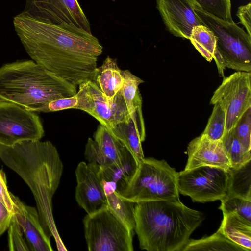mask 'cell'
<instances>
[{"label": "cell", "instance_id": "ba28073f", "mask_svg": "<svg viewBox=\"0 0 251 251\" xmlns=\"http://www.w3.org/2000/svg\"><path fill=\"white\" fill-rule=\"evenodd\" d=\"M230 176L229 169L210 166L184 170L178 173L179 193L194 202L221 201L227 194Z\"/></svg>", "mask_w": 251, "mask_h": 251}, {"label": "cell", "instance_id": "4dcf8cb0", "mask_svg": "<svg viewBox=\"0 0 251 251\" xmlns=\"http://www.w3.org/2000/svg\"><path fill=\"white\" fill-rule=\"evenodd\" d=\"M8 243L10 251H31L21 228L13 215L8 228Z\"/></svg>", "mask_w": 251, "mask_h": 251}, {"label": "cell", "instance_id": "277c9868", "mask_svg": "<svg viewBox=\"0 0 251 251\" xmlns=\"http://www.w3.org/2000/svg\"><path fill=\"white\" fill-rule=\"evenodd\" d=\"M76 88L32 60L0 67V99L33 112H44L50 102L76 95Z\"/></svg>", "mask_w": 251, "mask_h": 251}, {"label": "cell", "instance_id": "7c38bea8", "mask_svg": "<svg viewBox=\"0 0 251 251\" xmlns=\"http://www.w3.org/2000/svg\"><path fill=\"white\" fill-rule=\"evenodd\" d=\"M23 12L54 24L74 25L92 33L90 24L77 0H26Z\"/></svg>", "mask_w": 251, "mask_h": 251}, {"label": "cell", "instance_id": "f1b7e54d", "mask_svg": "<svg viewBox=\"0 0 251 251\" xmlns=\"http://www.w3.org/2000/svg\"><path fill=\"white\" fill-rule=\"evenodd\" d=\"M221 201L219 209L223 213L235 212L251 222V201L236 196L226 195Z\"/></svg>", "mask_w": 251, "mask_h": 251}, {"label": "cell", "instance_id": "d6986e66", "mask_svg": "<svg viewBox=\"0 0 251 251\" xmlns=\"http://www.w3.org/2000/svg\"><path fill=\"white\" fill-rule=\"evenodd\" d=\"M121 71L116 60L109 56L106 58L100 67L96 68L94 81L109 100L112 99L122 87Z\"/></svg>", "mask_w": 251, "mask_h": 251}, {"label": "cell", "instance_id": "8d00e7d4", "mask_svg": "<svg viewBox=\"0 0 251 251\" xmlns=\"http://www.w3.org/2000/svg\"><path fill=\"white\" fill-rule=\"evenodd\" d=\"M12 215L13 214L0 201V236L8 229Z\"/></svg>", "mask_w": 251, "mask_h": 251}, {"label": "cell", "instance_id": "1f68e13d", "mask_svg": "<svg viewBox=\"0 0 251 251\" xmlns=\"http://www.w3.org/2000/svg\"><path fill=\"white\" fill-rule=\"evenodd\" d=\"M232 129L242 145L251 150V107L243 114Z\"/></svg>", "mask_w": 251, "mask_h": 251}, {"label": "cell", "instance_id": "ffe728a7", "mask_svg": "<svg viewBox=\"0 0 251 251\" xmlns=\"http://www.w3.org/2000/svg\"><path fill=\"white\" fill-rule=\"evenodd\" d=\"M106 195L107 208L129 229L134 231L135 203L124 200L117 193V185L110 182H103Z\"/></svg>", "mask_w": 251, "mask_h": 251}, {"label": "cell", "instance_id": "f546056e", "mask_svg": "<svg viewBox=\"0 0 251 251\" xmlns=\"http://www.w3.org/2000/svg\"><path fill=\"white\" fill-rule=\"evenodd\" d=\"M199 7L219 18L233 22L231 0H192Z\"/></svg>", "mask_w": 251, "mask_h": 251}, {"label": "cell", "instance_id": "8992f818", "mask_svg": "<svg viewBox=\"0 0 251 251\" xmlns=\"http://www.w3.org/2000/svg\"><path fill=\"white\" fill-rule=\"evenodd\" d=\"M194 10L216 38V49L226 67L251 72V36L234 22L211 14L194 4Z\"/></svg>", "mask_w": 251, "mask_h": 251}, {"label": "cell", "instance_id": "52a82bcc", "mask_svg": "<svg viewBox=\"0 0 251 251\" xmlns=\"http://www.w3.org/2000/svg\"><path fill=\"white\" fill-rule=\"evenodd\" d=\"M89 251H133L134 231L104 206L83 220Z\"/></svg>", "mask_w": 251, "mask_h": 251}, {"label": "cell", "instance_id": "5b68a950", "mask_svg": "<svg viewBox=\"0 0 251 251\" xmlns=\"http://www.w3.org/2000/svg\"><path fill=\"white\" fill-rule=\"evenodd\" d=\"M178 173L166 161L144 158L136 170L117 187L124 200L140 201L179 200Z\"/></svg>", "mask_w": 251, "mask_h": 251}, {"label": "cell", "instance_id": "cb8c5ba5", "mask_svg": "<svg viewBox=\"0 0 251 251\" xmlns=\"http://www.w3.org/2000/svg\"><path fill=\"white\" fill-rule=\"evenodd\" d=\"M230 179L227 195L251 201V160L239 168H230Z\"/></svg>", "mask_w": 251, "mask_h": 251}, {"label": "cell", "instance_id": "7a4b0ae2", "mask_svg": "<svg viewBox=\"0 0 251 251\" xmlns=\"http://www.w3.org/2000/svg\"><path fill=\"white\" fill-rule=\"evenodd\" d=\"M0 159L30 189L46 234L53 238L58 251H67L53 215L52 199L63 171L56 148L50 141L40 140L24 141L11 146L0 144Z\"/></svg>", "mask_w": 251, "mask_h": 251}, {"label": "cell", "instance_id": "9c48e42d", "mask_svg": "<svg viewBox=\"0 0 251 251\" xmlns=\"http://www.w3.org/2000/svg\"><path fill=\"white\" fill-rule=\"evenodd\" d=\"M76 95L75 109L89 114L109 129L130 116L121 89L109 100L94 81L89 80L78 85Z\"/></svg>", "mask_w": 251, "mask_h": 251}, {"label": "cell", "instance_id": "9a60e30c", "mask_svg": "<svg viewBox=\"0 0 251 251\" xmlns=\"http://www.w3.org/2000/svg\"><path fill=\"white\" fill-rule=\"evenodd\" d=\"M13 216L21 228L30 251H52L50 238L44 231L36 208L24 203L11 193Z\"/></svg>", "mask_w": 251, "mask_h": 251}, {"label": "cell", "instance_id": "7402d4cb", "mask_svg": "<svg viewBox=\"0 0 251 251\" xmlns=\"http://www.w3.org/2000/svg\"><path fill=\"white\" fill-rule=\"evenodd\" d=\"M188 251H247L227 238L220 228L210 236L198 240L189 239L181 250Z\"/></svg>", "mask_w": 251, "mask_h": 251}, {"label": "cell", "instance_id": "d6a6232c", "mask_svg": "<svg viewBox=\"0 0 251 251\" xmlns=\"http://www.w3.org/2000/svg\"><path fill=\"white\" fill-rule=\"evenodd\" d=\"M84 156L89 163H96L100 166L109 163L101 153L96 142L91 138L87 140Z\"/></svg>", "mask_w": 251, "mask_h": 251}, {"label": "cell", "instance_id": "ac0fdd59", "mask_svg": "<svg viewBox=\"0 0 251 251\" xmlns=\"http://www.w3.org/2000/svg\"><path fill=\"white\" fill-rule=\"evenodd\" d=\"M223 218L219 228L230 240L251 250V222L235 212L223 213Z\"/></svg>", "mask_w": 251, "mask_h": 251}, {"label": "cell", "instance_id": "e575fe53", "mask_svg": "<svg viewBox=\"0 0 251 251\" xmlns=\"http://www.w3.org/2000/svg\"><path fill=\"white\" fill-rule=\"evenodd\" d=\"M0 201L12 214L14 212L11 192L9 191L5 173L0 169Z\"/></svg>", "mask_w": 251, "mask_h": 251}, {"label": "cell", "instance_id": "5bb4252c", "mask_svg": "<svg viewBox=\"0 0 251 251\" xmlns=\"http://www.w3.org/2000/svg\"><path fill=\"white\" fill-rule=\"evenodd\" d=\"M156 3L167 30L175 36L189 39L194 27L204 25L192 0H156Z\"/></svg>", "mask_w": 251, "mask_h": 251}, {"label": "cell", "instance_id": "44dd1931", "mask_svg": "<svg viewBox=\"0 0 251 251\" xmlns=\"http://www.w3.org/2000/svg\"><path fill=\"white\" fill-rule=\"evenodd\" d=\"M94 140L109 163L120 162L130 153L109 130L101 124L94 134Z\"/></svg>", "mask_w": 251, "mask_h": 251}, {"label": "cell", "instance_id": "8fae6325", "mask_svg": "<svg viewBox=\"0 0 251 251\" xmlns=\"http://www.w3.org/2000/svg\"><path fill=\"white\" fill-rule=\"evenodd\" d=\"M210 104H218L225 112V133L232 129L251 107V72L237 71L225 77L214 92Z\"/></svg>", "mask_w": 251, "mask_h": 251}, {"label": "cell", "instance_id": "6da1fadb", "mask_svg": "<svg viewBox=\"0 0 251 251\" xmlns=\"http://www.w3.org/2000/svg\"><path fill=\"white\" fill-rule=\"evenodd\" d=\"M15 31L31 58L77 87L94 81L102 47L98 39L74 25L54 24L23 11L13 19Z\"/></svg>", "mask_w": 251, "mask_h": 251}, {"label": "cell", "instance_id": "e0dca14e", "mask_svg": "<svg viewBox=\"0 0 251 251\" xmlns=\"http://www.w3.org/2000/svg\"><path fill=\"white\" fill-rule=\"evenodd\" d=\"M109 130L130 152L138 165L145 158L142 147L146 137L142 101L136 105L128 119Z\"/></svg>", "mask_w": 251, "mask_h": 251}, {"label": "cell", "instance_id": "2e32d148", "mask_svg": "<svg viewBox=\"0 0 251 251\" xmlns=\"http://www.w3.org/2000/svg\"><path fill=\"white\" fill-rule=\"evenodd\" d=\"M188 160L184 170L210 166L228 170L230 163L222 142L203 134L193 139L187 147Z\"/></svg>", "mask_w": 251, "mask_h": 251}, {"label": "cell", "instance_id": "603a6c76", "mask_svg": "<svg viewBox=\"0 0 251 251\" xmlns=\"http://www.w3.org/2000/svg\"><path fill=\"white\" fill-rule=\"evenodd\" d=\"M138 164L129 153L122 161L100 166V174L103 182H111L117 185L126 179L137 169Z\"/></svg>", "mask_w": 251, "mask_h": 251}, {"label": "cell", "instance_id": "4316f807", "mask_svg": "<svg viewBox=\"0 0 251 251\" xmlns=\"http://www.w3.org/2000/svg\"><path fill=\"white\" fill-rule=\"evenodd\" d=\"M121 74L123 76L121 91L128 113L130 114L134 111L136 105L142 101L138 87L144 81L128 70H122Z\"/></svg>", "mask_w": 251, "mask_h": 251}, {"label": "cell", "instance_id": "d4e9b609", "mask_svg": "<svg viewBox=\"0 0 251 251\" xmlns=\"http://www.w3.org/2000/svg\"><path fill=\"white\" fill-rule=\"evenodd\" d=\"M189 40L197 50L209 62L219 54L216 49V37L213 32L204 25L194 27Z\"/></svg>", "mask_w": 251, "mask_h": 251}, {"label": "cell", "instance_id": "3957f363", "mask_svg": "<svg viewBox=\"0 0 251 251\" xmlns=\"http://www.w3.org/2000/svg\"><path fill=\"white\" fill-rule=\"evenodd\" d=\"M134 214L140 248L148 251H181L204 219L180 200L138 202Z\"/></svg>", "mask_w": 251, "mask_h": 251}, {"label": "cell", "instance_id": "83f0119b", "mask_svg": "<svg viewBox=\"0 0 251 251\" xmlns=\"http://www.w3.org/2000/svg\"><path fill=\"white\" fill-rule=\"evenodd\" d=\"M214 107L202 134L214 141L221 140L225 132L226 115L217 104Z\"/></svg>", "mask_w": 251, "mask_h": 251}, {"label": "cell", "instance_id": "4fadbf2b", "mask_svg": "<svg viewBox=\"0 0 251 251\" xmlns=\"http://www.w3.org/2000/svg\"><path fill=\"white\" fill-rule=\"evenodd\" d=\"M100 167L96 163L82 161L78 163L75 171L77 183L75 200L87 214L92 213L106 204Z\"/></svg>", "mask_w": 251, "mask_h": 251}, {"label": "cell", "instance_id": "836d02e7", "mask_svg": "<svg viewBox=\"0 0 251 251\" xmlns=\"http://www.w3.org/2000/svg\"><path fill=\"white\" fill-rule=\"evenodd\" d=\"M77 103L76 95L59 98L50 102L44 112H55L67 109H75Z\"/></svg>", "mask_w": 251, "mask_h": 251}, {"label": "cell", "instance_id": "484cf974", "mask_svg": "<svg viewBox=\"0 0 251 251\" xmlns=\"http://www.w3.org/2000/svg\"><path fill=\"white\" fill-rule=\"evenodd\" d=\"M221 142L230 163L236 169L251 160V150L246 149L236 137L232 129L226 132Z\"/></svg>", "mask_w": 251, "mask_h": 251}, {"label": "cell", "instance_id": "30bf717a", "mask_svg": "<svg viewBox=\"0 0 251 251\" xmlns=\"http://www.w3.org/2000/svg\"><path fill=\"white\" fill-rule=\"evenodd\" d=\"M44 129L34 112L0 99V144L11 146L24 141L40 140Z\"/></svg>", "mask_w": 251, "mask_h": 251}, {"label": "cell", "instance_id": "d590c367", "mask_svg": "<svg viewBox=\"0 0 251 251\" xmlns=\"http://www.w3.org/2000/svg\"><path fill=\"white\" fill-rule=\"evenodd\" d=\"M251 4L249 3L245 5L240 6L237 11V15L241 23L246 28L247 33L251 36Z\"/></svg>", "mask_w": 251, "mask_h": 251}]
</instances>
